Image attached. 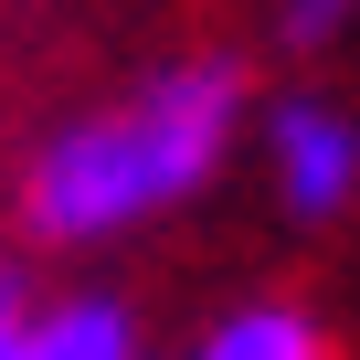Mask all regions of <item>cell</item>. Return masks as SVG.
<instances>
[{
    "instance_id": "cell-1",
    "label": "cell",
    "mask_w": 360,
    "mask_h": 360,
    "mask_svg": "<svg viewBox=\"0 0 360 360\" xmlns=\"http://www.w3.org/2000/svg\"><path fill=\"white\" fill-rule=\"evenodd\" d=\"M244 138V64L202 53V64H159L138 96L53 127L32 148V180H22V212L43 244H106V233H138L159 212H180L202 180L233 159Z\"/></svg>"
},
{
    "instance_id": "cell-2",
    "label": "cell",
    "mask_w": 360,
    "mask_h": 360,
    "mask_svg": "<svg viewBox=\"0 0 360 360\" xmlns=\"http://www.w3.org/2000/svg\"><path fill=\"white\" fill-rule=\"evenodd\" d=\"M265 169H276V202L297 223H339L360 202V127L328 96H276L265 106Z\"/></svg>"
},
{
    "instance_id": "cell-3",
    "label": "cell",
    "mask_w": 360,
    "mask_h": 360,
    "mask_svg": "<svg viewBox=\"0 0 360 360\" xmlns=\"http://www.w3.org/2000/svg\"><path fill=\"white\" fill-rule=\"evenodd\" d=\"M11 360H138V328L117 297H64V307H32Z\"/></svg>"
},
{
    "instance_id": "cell-4",
    "label": "cell",
    "mask_w": 360,
    "mask_h": 360,
    "mask_svg": "<svg viewBox=\"0 0 360 360\" xmlns=\"http://www.w3.org/2000/svg\"><path fill=\"white\" fill-rule=\"evenodd\" d=\"M191 360H318V328H307L297 307H233Z\"/></svg>"
},
{
    "instance_id": "cell-5",
    "label": "cell",
    "mask_w": 360,
    "mask_h": 360,
    "mask_svg": "<svg viewBox=\"0 0 360 360\" xmlns=\"http://www.w3.org/2000/svg\"><path fill=\"white\" fill-rule=\"evenodd\" d=\"M276 22H286V43H297V53H318V43H339V32L360 22V0H286Z\"/></svg>"
},
{
    "instance_id": "cell-6",
    "label": "cell",
    "mask_w": 360,
    "mask_h": 360,
    "mask_svg": "<svg viewBox=\"0 0 360 360\" xmlns=\"http://www.w3.org/2000/svg\"><path fill=\"white\" fill-rule=\"evenodd\" d=\"M22 318H32V307H22V286L0 276V360H11V339H22Z\"/></svg>"
}]
</instances>
